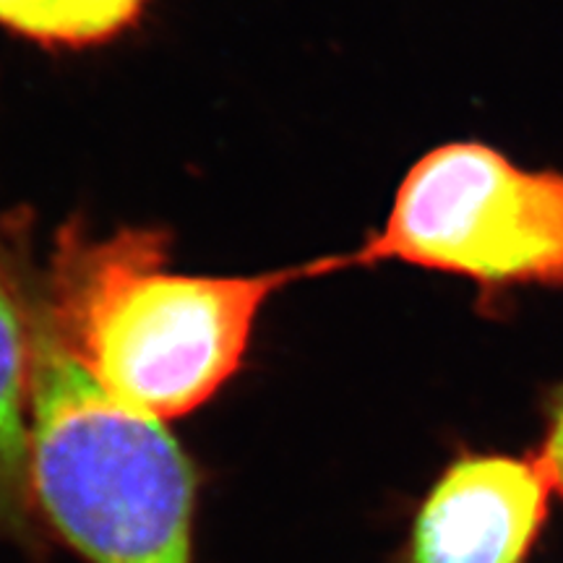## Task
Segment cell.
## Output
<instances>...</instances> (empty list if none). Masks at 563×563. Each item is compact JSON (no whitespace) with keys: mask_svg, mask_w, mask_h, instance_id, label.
Segmentation results:
<instances>
[{"mask_svg":"<svg viewBox=\"0 0 563 563\" xmlns=\"http://www.w3.org/2000/svg\"><path fill=\"white\" fill-rule=\"evenodd\" d=\"M319 264L238 277L170 269V235L60 228L40 308L63 350L112 399L159 422L186 418L238 376L266 300Z\"/></svg>","mask_w":563,"mask_h":563,"instance_id":"obj_1","label":"cell"},{"mask_svg":"<svg viewBox=\"0 0 563 563\" xmlns=\"http://www.w3.org/2000/svg\"><path fill=\"white\" fill-rule=\"evenodd\" d=\"M34 498L53 543L84 563H196L203 470L167 422L112 399L34 292Z\"/></svg>","mask_w":563,"mask_h":563,"instance_id":"obj_2","label":"cell"},{"mask_svg":"<svg viewBox=\"0 0 563 563\" xmlns=\"http://www.w3.org/2000/svg\"><path fill=\"white\" fill-rule=\"evenodd\" d=\"M321 277L402 264L467 279L477 311L501 316L525 287H563V173L530 170L460 139L426 152L361 245L319 258Z\"/></svg>","mask_w":563,"mask_h":563,"instance_id":"obj_3","label":"cell"},{"mask_svg":"<svg viewBox=\"0 0 563 563\" xmlns=\"http://www.w3.org/2000/svg\"><path fill=\"white\" fill-rule=\"evenodd\" d=\"M553 496L538 454L460 443L422 490L386 563H534Z\"/></svg>","mask_w":563,"mask_h":563,"instance_id":"obj_4","label":"cell"},{"mask_svg":"<svg viewBox=\"0 0 563 563\" xmlns=\"http://www.w3.org/2000/svg\"><path fill=\"white\" fill-rule=\"evenodd\" d=\"M0 232V543L47 559L53 540L34 498V292L37 277L21 266Z\"/></svg>","mask_w":563,"mask_h":563,"instance_id":"obj_5","label":"cell"},{"mask_svg":"<svg viewBox=\"0 0 563 563\" xmlns=\"http://www.w3.org/2000/svg\"><path fill=\"white\" fill-rule=\"evenodd\" d=\"M146 0H0V26L40 45L87 47L123 34Z\"/></svg>","mask_w":563,"mask_h":563,"instance_id":"obj_6","label":"cell"},{"mask_svg":"<svg viewBox=\"0 0 563 563\" xmlns=\"http://www.w3.org/2000/svg\"><path fill=\"white\" fill-rule=\"evenodd\" d=\"M540 446L538 460L551 475L553 488L563 498V382L545 386L540 397Z\"/></svg>","mask_w":563,"mask_h":563,"instance_id":"obj_7","label":"cell"}]
</instances>
